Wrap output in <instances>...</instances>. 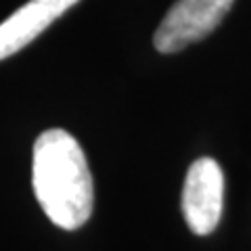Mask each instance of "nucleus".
I'll use <instances>...</instances> for the list:
<instances>
[{
	"label": "nucleus",
	"instance_id": "nucleus-4",
	"mask_svg": "<svg viewBox=\"0 0 251 251\" xmlns=\"http://www.w3.org/2000/svg\"><path fill=\"white\" fill-rule=\"evenodd\" d=\"M80 0H29L0 23V61L36 40L42 31L52 25Z\"/></svg>",
	"mask_w": 251,
	"mask_h": 251
},
{
	"label": "nucleus",
	"instance_id": "nucleus-3",
	"mask_svg": "<svg viewBox=\"0 0 251 251\" xmlns=\"http://www.w3.org/2000/svg\"><path fill=\"white\" fill-rule=\"evenodd\" d=\"M222 170L214 159L201 157L188 168L182 191V214L188 228L199 237L214 232L222 216Z\"/></svg>",
	"mask_w": 251,
	"mask_h": 251
},
{
	"label": "nucleus",
	"instance_id": "nucleus-1",
	"mask_svg": "<svg viewBox=\"0 0 251 251\" xmlns=\"http://www.w3.org/2000/svg\"><path fill=\"white\" fill-rule=\"evenodd\" d=\"M31 184L49 220L63 230L88 222L94 205V186L86 155L65 130H46L34 145Z\"/></svg>",
	"mask_w": 251,
	"mask_h": 251
},
{
	"label": "nucleus",
	"instance_id": "nucleus-2",
	"mask_svg": "<svg viewBox=\"0 0 251 251\" xmlns=\"http://www.w3.org/2000/svg\"><path fill=\"white\" fill-rule=\"evenodd\" d=\"M232 2L234 0H178L155 31V49L170 54L203 40L222 23Z\"/></svg>",
	"mask_w": 251,
	"mask_h": 251
}]
</instances>
